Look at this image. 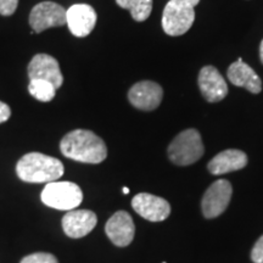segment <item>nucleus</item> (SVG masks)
Here are the masks:
<instances>
[{
	"instance_id": "1",
	"label": "nucleus",
	"mask_w": 263,
	"mask_h": 263,
	"mask_svg": "<svg viewBox=\"0 0 263 263\" xmlns=\"http://www.w3.org/2000/svg\"><path fill=\"white\" fill-rule=\"evenodd\" d=\"M60 150L64 156L83 163L97 164L107 157L105 141L88 129H74L66 134L61 139Z\"/></svg>"
},
{
	"instance_id": "2",
	"label": "nucleus",
	"mask_w": 263,
	"mask_h": 263,
	"mask_svg": "<svg viewBox=\"0 0 263 263\" xmlns=\"http://www.w3.org/2000/svg\"><path fill=\"white\" fill-rule=\"evenodd\" d=\"M65 172L60 160L41 153L26 154L16 164L18 178L26 183H51Z\"/></svg>"
},
{
	"instance_id": "3",
	"label": "nucleus",
	"mask_w": 263,
	"mask_h": 263,
	"mask_svg": "<svg viewBox=\"0 0 263 263\" xmlns=\"http://www.w3.org/2000/svg\"><path fill=\"white\" fill-rule=\"evenodd\" d=\"M202 139L200 133L194 128L185 129L171 141L168 150V157L177 166H189L195 163L203 155Z\"/></svg>"
},
{
	"instance_id": "4",
	"label": "nucleus",
	"mask_w": 263,
	"mask_h": 263,
	"mask_svg": "<svg viewBox=\"0 0 263 263\" xmlns=\"http://www.w3.org/2000/svg\"><path fill=\"white\" fill-rule=\"evenodd\" d=\"M44 205L61 211H71L83 201V193L77 184L72 182H51L42 192Z\"/></svg>"
},
{
	"instance_id": "5",
	"label": "nucleus",
	"mask_w": 263,
	"mask_h": 263,
	"mask_svg": "<svg viewBox=\"0 0 263 263\" xmlns=\"http://www.w3.org/2000/svg\"><path fill=\"white\" fill-rule=\"evenodd\" d=\"M195 10L183 0H170L163 9L162 28L171 37H178L192 28Z\"/></svg>"
},
{
	"instance_id": "6",
	"label": "nucleus",
	"mask_w": 263,
	"mask_h": 263,
	"mask_svg": "<svg viewBox=\"0 0 263 263\" xmlns=\"http://www.w3.org/2000/svg\"><path fill=\"white\" fill-rule=\"evenodd\" d=\"M233 188L227 179H218L203 194L201 209L206 218H216L222 215L232 199Z\"/></svg>"
},
{
	"instance_id": "7",
	"label": "nucleus",
	"mask_w": 263,
	"mask_h": 263,
	"mask_svg": "<svg viewBox=\"0 0 263 263\" xmlns=\"http://www.w3.org/2000/svg\"><path fill=\"white\" fill-rule=\"evenodd\" d=\"M29 25L34 33L66 25V9L54 2L39 3L29 14Z\"/></svg>"
},
{
	"instance_id": "8",
	"label": "nucleus",
	"mask_w": 263,
	"mask_h": 263,
	"mask_svg": "<svg viewBox=\"0 0 263 263\" xmlns=\"http://www.w3.org/2000/svg\"><path fill=\"white\" fill-rule=\"evenodd\" d=\"M132 207L138 215L150 222H162L168 218L171 206L168 201L153 194L140 193L133 197Z\"/></svg>"
},
{
	"instance_id": "9",
	"label": "nucleus",
	"mask_w": 263,
	"mask_h": 263,
	"mask_svg": "<svg viewBox=\"0 0 263 263\" xmlns=\"http://www.w3.org/2000/svg\"><path fill=\"white\" fill-rule=\"evenodd\" d=\"M163 90L160 84L153 81L138 82L128 91V100L136 108L153 111L160 106Z\"/></svg>"
},
{
	"instance_id": "10",
	"label": "nucleus",
	"mask_w": 263,
	"mask_h": 263,
	"mask_svg": "<svg viewBox=\"0 0 263 263\" xmlns=\"http://www.w3.org/2000/svg\"><path fill=\"white\" fill-rule=\"evenodd\" d=\"M97 12L88 4H74L66 10V24L77 38L89 35L97 25Z\"/></svg>"
},
{
	"instance_id": "11",
	"label": "nucleus",
	"mask_w": 263,
	"mask_h": 263,
	"mask_svg": "<svg viewBox=\"0 0 263 263\" xmlns=\"http://www.w3.org/2000/svg\"><path fill=\"white\" fill-rule=\"evenodd\" d=\"M29 80H44L54 84L59 89L64 83V76L61 73L60 65L55 58L48 54H38L28 65Z\"/></svg>"
},
{
	"instance_id": "12",
	"label": "nucleus",
	"mask_w": 263,
	"mask_h": 263,
	"mask_svg": "<svg viewBox=\"0 0 263 263\" xmlns=\"http://www.w3.org/2000/svg\"><path fill=\"white\" fill-rule=\"evenodd\" d=\"M105 232L112 244L120 248L128 246L133 241L136 226L133 218L126 211H118L110 217L105 224Z\"/></svg>"
},
{
	"instance_id": "13",
	"label": "nucleus",
	"mask_w": 263,
	"mask_h": 263,
	"mask_svg": "<svg viewBox=\"0 0 263 263\" xmlns=\"http://www.w3.org/2000/svg\"><path fill=\"white\" fill-rule=\"evenodd\" d=\"M197 83L203 98L209 103H218L228 94V87L224 78L213 66H205L201 68Z\"/></svg>"
},
{
	"instance_id": "14",
	"label": "nucleus",
	"mask_w": 263,
	"mask_h": 263,
	"mask_svg": "<svg viewBox=\"0 0 263 263\" xmlns=\"http://www.w3.org/2000/svg\"><path fill=\"white\" fill-rule=\"evenodd\" d=\"M98 223V217L89 210H71L62 218V228L70 238L80 239L89 234Z\"/></svg>"
},
{
	"instance_id": "15",
	"label": "nucleus",
	"mask_w": 263,
	"mask_h": 263,
	"mask_svg": "<svg viewBox=\"0 0 263 263\" xmlns=\"http://www.w3.org/2000/svg\"><path fill=\"white\" fill-rule=\"evenodd\" d=\"M228 80L230 83H233L236 87L245 88L250 93L258 94L262 90V81L258 77L257 73L252 70L248 64H245L241 59H238V61L233 62L229 66L228 72Z\"/></svg>"
},
{
	"instance_id": "16",
	"label": "nucleus",
	"mask_w": 263,
	"mask_h": 263,
	"mask_svg": "<svg viewBox=\"0 0 263 263\" xmlns=\"http://www.w3.org/2000/svg\"><path fill=\"white\" fill-rule=\"evenodd\" d=\"M248 164V156L244 151L229 149L217 154L207 164L210 173L219 176L234 171L242 170Z\"/></svg>"
},
{
	"instance_id": "17",
	"label": "nucleus",
	"mask_w": 263,
	"mask_h": 263,
	"mask_svg": "<svg viewBox=\"0 0 263 263\" xmlns=\"http://www.w3.org/2000/svg\"><path fill=\"white\" fill-rule=\"evenodd\" d=\"M117 5L130 11L133 20L143 22L149 18L153 11V0H116Z\"/></svg>"
},
{
	"instance_id": "18",
	"label": "nucleus",
	"mask_w": 263,
	"mask_h": 263,
	"mask_svg": "<svg viewBox=\"0 0 263 263\" xmlns=\"http://www.w3.org/2000/svg\"><path fill=\"white\" fill-rule=\"evenodd\" d=\"M57 88L50 82L44 80H29L28 91L33 98L42 103H49L57 95Z\"/></svg>"
},
{
	"instance_id": "19",
	"label": "nucleus",
	"mask_w": 263,
	"mask_h": 263,
	"mask_svg": "<svg viewBox=\"0 0 263 263\" xmlns=\"http://www.w3.org/2000/svg\"><path fill=\"white\" fill-rule=\"evenodd\" d=\"M21 263H59L54 255L48 252H35L21 259Z\"/></svg>"
},
{
	"instance_id": "20",
	"label": "nucleus",
	"mask_w": 263,
	"mask_h": 263,
	"mask_svg": "<svg viewBox=\"0 0 263 263\" xmlns=\"http://www.w3.org/2000/svg\"><path fill=\"white\" fill-rule=\"evenodd\" d=\"M18 0H0V15L11 16L16 11Z\"/></svg>"
},
{
	"instance_id": "21",
	"label": "nucleus",
	"mask_w": 263,
	"mask_h": 263,
	"mask_svg": "<svg viewBox=\"0 0 263 263\" xmlns=\"http://www.w3.org/2000/svg\"><path fill=\"white\" fill-rule=\"evenodd\" d=\"M251 259L254 263H263V235L259 238L251 251Z\"/></svg>"
},
{
	"instance_id": "22",
	"label": "nucleus",
	"mask_w": 263,
	"mask_h": 263,
	"mask_svg": "<svg viewBox=\"0 0 263 263\" xmlns=\"http://www.w3.org/2000/svg\"><path fill=\"white\" fill-rule=\"evenodd\" d=\"M11 116V110L8 104L0 101V123H4Z\"/></svg>"
},
{
	"instance_id": "23",
	"label": "nucleus",
	"mask_w": 263,
	"mask_h": 263,
	"mask_svg": "<svg viewBox=\"0 0 263 263\" xmlns=\"http://www.w3.org/2000/svg\"><path fill=\"white\" fill-rule=\"evenodd\" d=\"M183 2H185L186 4H189L190 6H193V8H195V6L200 3V0H183Z\"/></svg>"
},
{
	"instance_id": "24",
	"label": "nucleus",
	"mask_w": 263,
	"mask_h": 263,
	"mask_svg": "<svg viewBox=\"0 0 263 263\" xmlns=\"http://www.w3.org/2000/svg\"><path fill=\"white\" fill-rule=\"evenodd\" d=\"M259 58H261V62L263 64V39L261 42V45H259Z\"/></svg>"
},
{
	"instance_id": "25",
	"label": "nucleus",
	"mask_w": 263,
	"mask_h": 263,
	"mask_svg": "<svg viewBox=\"0 0 263 263\" xmlns=\"http://www.w3.org/2000/svg\"><path fill=\"white\" fill-rule=\"evenodd\" d=\"M122 192H123V194H128V193H129V189H128V188H123Z\"/></svg>"
},
{
	"instance_id": "26",
	"label": "nucleus",
	"mask_w": 263,
	"mask_h": 263,
	"mask_svg": "<svg viewBox=\"0 0 263 263\" xmlns=\"http://www.w3.org/2000/svg\"><path fill=\"white\" fill-rule=\"evenodd\" d=\"M163 263H166V262H163Z\"/></svg>"
}]
</instances>
